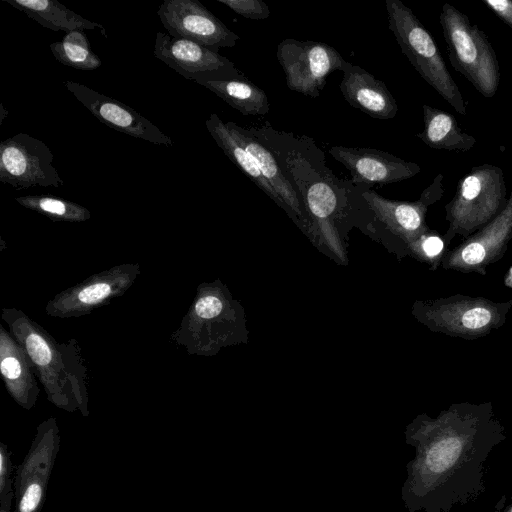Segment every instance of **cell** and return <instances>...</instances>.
Here are the masks:
<instances>
[{
    "label": "cell",
    "instance_id": "1",
    "mask_svg": "<svg viewBox=\"0 0 512 512\" xmlns=\"http://www.w3.org/2000/svg\"><path fill=\"white\" fill-rule=\"evenodd\" d=\"M404 435L415 450L401 488L407 512H450L475 502L486 491L485 463L507 438L491 402L453 403L435 417L420 414Z\"/></svg>",
    "mask_w": 512,
    "mask_h": 512
},
{
    "label": "cell",
    "instance_id": "2",
    "mask_svg": "<svg viewBox=\"0 0 512 512\" xmlns=\"http://www.w3.org/2000/svg\"><path fill=\"white\" fill-rule=\"evenodd\" d=\"M508 199L500 167L492 164L472 167L460 178L453 198L445 205L446 245L457 235L465 239L487 225L505 209Z\"/></svg>",
    "mask_w": 512,
    "mask_h": 512
},
{
    "label": "cell",
    "instance_id": "3",
    "mask_svg": "<svg viewBox=\"0 0 512 512\" xmlns=\"http://www.w3.org/2000/svg\"><path fill=\"white\" fill-rule=\"evenodd\" d=\"M388 27L411 65L456 112L466 115V102L429 31L400 0H385Z\"/></svg>",
    "mask_w": 512,
    "mask_h": 512
},
{
    "label": "cell",
    "instance_id": "4",
    "mask_svg": "<svg viewBox=\"0 0 512 512\" xmlns=\"http://www.w3.org/2000/svg\"><path fill=\"white\" fill-rule=\"evenodd\" d=\"M440 25L451 66L484 97L492 98L500 83L499 61L488 37L450 3H444Z\"/></svg>",
    "mask_w": 512,
    "mask_h": 512
},
{
    "label": "cell",
    "instance_id": "5",
    "mask_svg": "<svg viewBox=\"0 0 512 512\" xmlns=\"http://www.w3.org/2000/svg\"><path fill=\"white\" fill-rule=\"evenodd\" d=\"M512 310V299L493 301L485 297L454 294L414 306L416 318L431 331L450 337L475 340L502 327Z\"/></svg>",
    "mask_w": 512,
    "mask_h": 512
},
{
    "label": "cell",
    "instance_id": "6",
    "mask_svg": "<svg viewBox=\"0 0 512 512\" xmlns=\"http://www.w3.org/2000/svg\"><path fill=\"white\" fill-rule=\"evenodd\" d=\"M276 57L283 69L287 87L304 96L317 98L328 75L341 70L345 62L332 46L312 40H282Z\"/></svg>",
    "mask_w": 512,
    "mask_h": 512
},
{
    "label": "cell",
    "instance_id": "7",
    "mask_svg": "<svg viewBox=\"0 0 512 512\" xmlns=\"http://www.w3.org/2000/svg\"><path fill=\"white\" fill-rule=\"evenodd\" d=\"M53 161L54 156L43 141L18 133L0 143V181L17 189L61 187L64 180Z\"/></svg>",
    "mask_w": 512,
    "mask_h": 512
},
{
    "label": "cell",
    "instance_id": "8",
    "mask_svg": "<svg viewBox=\"0 0 512 512\" xmlns=\"http://www.w3.org/2000/svg\"><path fill=\"white\" fill-rule=\"evenodd\" d=\"M511 239L512 191L505 209L487 225L450 249L440 267L485 276L487 268L504 257Z\"/></svg>",
    "mask_w": 512,
    "mask_h": 512
},
{
    "label": "cell",
    "instance_id": "9",
    "mask_svg": "<svg viewBox=\"0 0 512 512\" xmlns=\"http://www.w3.org/2000/svg\"><path fill=\"white\" fill-rule=\"evenodd\" d=\"M157 15L169 35L217 51L233 48L240 37L197 0H164Z\"/></svg>",
    "mask_w": 512,
    "mask_h": 512
},
{
    "label": "cell",
    "instance_id": "10",
    "mask_svg": "<svg viewBox=\"0 0 512 512\" xmlns=\"http://www.w3.org/2000/svg\"><path fill=\"white\" fill-rule=\"evenodd\" d=\"M153 55L187 80H222L244 76L217 51L191 40L157 32Z\"/></svg>",
    "mask_w": 512,
    "mask_h": 512
},
{
    "label": "cell",
    "instance_id": "11",
    "mask_svg": "<svg viewBox=\"0 0 512 512\" xmlns=\"http://www.w3.org/2000/svg\"><path fill=\"white\" fill-rule=\"evenodd\" d=\"M63 85L101 123L156 145L172 146L170 136L130 106L78 82L66 80Z\"/></svg>",
    "mask_w": 512,
    "mask_h": 512
},
{
    "label": "cell",
    "instance_id": "12",
    "mask_svg": "<svg viewBox=\"0 0 512 512\" xmlns=\"http://www.w3.org/2000/svg\"><path fill=\"white\" fill-rule=\"evenodd\" d=\"M329 153L350 172L354 186L392 184L410 179L421 171L417 163L377 149L332 146Z\"/></svg>",
    "mask_w": 512,
    "mask_h": 512
},
{
    "label": "cell",
    "instance_id": "13",
    "mask_svg": "<svg viewBox=\"0 0 512 512\" xmlns=\"http://www.w3.org/2000/svg\"><path fill=\"white\" fill-rule=\"evenodd\" d=\"M443 179L442 173L437 174L416 201L389 200L365 186H360L363 188L361 195L384 222L411 244L431 230L425 217L429 206L439 201L444 194Z\"/></svg>",
    "mask_w": 512,
    "mask_h": 512
},
{
    "label": "cell",
    "instance_id": "14",
    "mask_svg": "<svg viewBox=\"0 0 512 512\" xmlns=\"http://www.w3.org/2000/svg\"><path fill=\"white\" fill-rule=\"evenodd\" d=\"M340 91L352 107L372 118L389 120L398 112L397 102L382 80L358 65L345 61Z\"/></svg>",
    "mask_w": 512,
    "mask_h": 512
},
{
    "label": "cell",
    "instance_id": "15",
    "mask_svg": "<svg viewBox=\"0 0 512 512\" xmlns=\"http://www.w3.org/2000/svg\"><path fill=\"white\" fill-rule=\"evenodd\" d=\"M234 138L252 155L263 176L267 179L287 208L302 215V200L281 169L273 151L250 128L242 127L232 121L225 122Z\"/></svg>",
    "mask_w": 512,
    "mask_h": 512
},
{
    "label": "cell",
    "instance_id": "16",
    "mask_svg": "<svg viewBox=\"0 0 512 512\" xmlns=\"http://www.w3.org/2000/svg\"><path fill=\"white\" fill-rule=\"evenodd\" d=\"M424 129L416 136L428 147L437 150L467 152L476 139L464 132L457 119L449 112L423 104Z\"/></svg>",
    "mask_w": 512,
    "mask_h": 512
},
{
    "label": "cell",
    "instance_id": "17",
    "mask_svg": "<svg viewBox=\"0 0 512 512\" xmlns=\"http://www.w3.org/2000/svg\"><path fill=\"white\" fill-rule=\"evenodd\" d=\"M13 8L25 13L41 26L52 31L70 33L75 30H96L106 36L103 25L85 19L57 0H3Z\"/></svg>",
    "mask_w": 512,
    "mask_h": 512
},
{
    "label": "cell",
    "instance_id": "18",
    "mask_svg": "<svg viewBox=\"0 0 512 512\" xmlns=\"http://www.w3.org/2000/svg\"><path fill=\"white\" fill-rule=\"evenodd\" d=\"M205 124L208 132L224 154L266 195L278 205L287 209L279 195L263 176L252 155L234 138L225 122L216 113H212Z\"/></svg>",
    "mask_w": 512,
    "mask_h": 512
},
{
    "label": "cell",
    "instance_id": "19",
    "mask_svg": "<svg viewBox=\"0 0 512 512\" xmlns=\"http://www.w3.org/2000/svg\"><path fill=\"white\" fill-rule=\"evenodd\" d=\"M197 83L212 91L243 115L260 116L270 111L268 96L264 90L245 75L231 79L203 80Z\"/></svg>",
    "mask_w": 512,
    "mask_h": 512
},
{
    "label": "cell",
    "instance_id": "20",
    "mask_svg": "<svg viewBox=\"0 0 512 512\" xmlns=\"http://www.w3.org/2000/svg\"><path fill=\"white\" fill-rule=\"evenodd\" d=\"M49 47L54 58L65 66L91 71L102 65L82 30L67 33L61 41L51 43Z\"/></svg>",
    "mask_w": 512,
    "mask_h": 512
},
{
    "label": "cell",
    "instance_id": "21",
    "mask_svg": "<svg viewBox=\"0 0 512 512\" xmlns=\"http://www.w3.org/2000/svg\"><path fill=\"white\" fill-rule=\"evenodd\" d=\"M21 205L54 219L82 221L90 217L89 211L74 202L49 195H29L16 198Z\"/></svg>",
    "mask_w": 512,
    "mask_h": 512
},
{
    "label": "cell",
    "instance_id": "22",
    "mask_svg": "<svg viewBox=\"0 0 512 512\" xmlns=\"http://www.w3.org/2000/svg\"><path fill=\"white\" fill-rule=\"evenodd\" d=\"M410 246L419 258L430 265L432 270L441 266L442 259L450 250L443 236L432 229L412 242Z\"/></svg>",
    "mask_w": 512,
    "mask_h": 512
},
{
    "label": "cell",
    "instance_id": "23",
    "mask_svg": "<svg viewBox=\"0 0 512 512\" xmlns=\"http://www.w3.org/2000/svg\"><path fill=\"white\" fill-rule=\"evenodd\" d=\"M238 15L252 20H263L270 16V9L262 0H217Z\"/></svg>",
    "mask_w": 512,
    "mask_h": 512
},
{
    "label": "cell",
    "instance_id": "24",
    "mask_svg": "<svg viewBox=\"0 0 512 512\" xmlns=\"http://www.w3.org/2000/svg\"><path fill=\"white\" fill-rule=\"evenodd\" d=\"M46 480H30L25 484L17 512H38L45 494Z\"/></svg>",
    "mask_w": 512,
    "mask_h": 512
},
{
    "label": "cell",
    "instance_id": "25",
    "mask_svg": "<svg viewBox=\"0 0 512 512\" xmlns=\"http://www.w3.org/2000/svg\"><path fill=\"white\" fill-rule=\"evenodd\" d=\"M222 308L223 305L221 300L212 295L200 298L195 305L197 315L205 319L219 315Z\"/></svg>",
    "mask_w": 512,
    "mask_h": 512
},
{
    "label": "cell",
    "instance_id": "26",
    "mask_svg": "<svg viewBox=\"0 0 512 512\" xmlns=\"http://www.w3.org/2000/svg\"><path fill=\"white\" fill-rule=\"evenodd\" d=\"M110 293L111 287L109 284L97 283L81 290L78 294V298L83 303L93 304L106 298Z\"/></svg>",
    "mask_w": 512,
    "mask_h": 512
},
{
    "label": "cell",
    "instance_id": "27",
    "mask_svg": "<svg viewBox=\"0 0 512 512\" xmlns=\"http://www.w3.org/2000/svg\"><path fill=\"white\" fill-rule=\"evenodd\" d=\"M495 15L512 28V0H481Z\"/></svg>",
    "mask_w": 512,
    "mask_h": 512
},
{
    "label": "cell",
    "instance_id": "28",
    "mask_svg": "<svg viewBox=\"0 0 512 512\" xmlns=\"http://www.w3.org/2000/svg\"><path fill=\"white\" fill-rule=\"evenodd\" d=\"M1 372L7 380L16 382L23 374L22 364L14 355L3 356L1 360Z\"/></svg>",
    "mask_w": 512,
    "mask_h": 512
},
{
    "label": "cell",
    "instance_id": "29",
    "mask_svg": "<svg viewBox=\"0 0 512 512\" xmlns=\"http://www.w3.org/2000/svg\"><path fill=\"white\" fill-rule=\"evenodd\" d=\"M9 474H10V459L6 452L5 447L2 445L0 452V491L1 497L5 496V489L9 486Z\"/></svg>",
    "mask_w": 512,
    "mask_h": 512
},
{
    "label": "cell",
    "instance_id": "30",
    "mask_svg": "<svg viewBox=\"0 0 512 512\" xmlns=\"http://www.w3.org/2000/svg\"><path fill=\"white\" fill-rule=\"evenodd\" d=\"M504 285L512 289V266L509 267L504 277Z\"/></svg>",
    "mask_w": 512,
    "mask_h": 512
},
{
    "label": "cell",
    "instance_id": "31",
    "mask_svg": "<svg viewBox=\"0 0 512 512\" xmlns=\"http://www.w3.org/2000/svg\"><path fill=\"white\" fill-rule=\"evenodd\" d=\"M505 500V496L502 497L501 501L498 503L497 508L494 512H512V502L507 505L505 508L500 510L501 506L503 505L502 502Z\"/></svg>",
    "mask_w": 512,
    "mask_h": 512
},
{
    "label": "cell",
    "instance_id": "32",
    "mask_svg": "<svg viewBox=\"0 0 512 512\" xmlns=\"http://www.w3.org/2000/svg\"><path fill=\"white\" fill-rule=\"evenodd\" d=\"M0 113H1V116H0V125H2L4 119L8 116V111L5 109L4 105L3 104H0Z\"/></svg>",
    "mask_w": 512,
    "mask_h": 512
}]
</instances>
